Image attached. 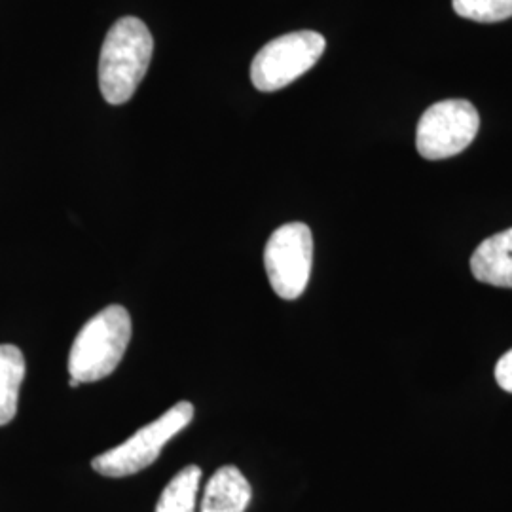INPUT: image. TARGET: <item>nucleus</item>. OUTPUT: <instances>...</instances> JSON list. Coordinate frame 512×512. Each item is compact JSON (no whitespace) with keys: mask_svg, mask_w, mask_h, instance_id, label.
<instances>
[{"mask_svg":"<svg viewBox=\"0 0 512 512\" xmlns=\"http://www.w3.org/2000/svg\"><path fill=\"white\" fill-rule=\"evenodd\" d=\"M154 40L139 18L118 19L107 33L99 57V88L110 105H124L145 78Z\"/></svg>","mask_w":512,"mask_h":512,"instance_id":"nucleus-1","label":"nucleus"},{"mask_svg":"<svg viewBox=\"0 0 512 512\" xmlns=\"http://www.w3.org/2000/svg\"><path fill=\"white\" fill-rule=\"evenodd\" d=\"M131 340V317L124 306L112 304L93 315L74 338L69 374L80 384L99 382L122 363Z\"/></svg>","mask_w":512,"mask_h":512,"instance_id":"nucleus-2","label":"nucleus"},{"mask_svg":"<svg viewBox=\"0 0 512 512\" xmlns=\"http://www.w3.org/2000/svg\"><path fill=\"white\" fill-rule=\"evenodd\" d=\"M194 420V404L188 401L171 406L162 418L141 427L120 446L93 459L92 467L99 475L110 478L135 475L160 458L165 444L179 435Z\"/></svg>","mask_w":512,"mask_h":512,"instance_id":"nucleus-3","label":"nucleus"},{"mask_svg":"<svg viewBox=\"0 0 512 512\" xmlns=\"http://www.w3.org/2000/svg\"><path fill=\"white\" fill-rule=\"evenodd\" d=\"M327 48L315 31H296L268 42L251 63V80L258 92H277L308 73Z\"/></svg>","mask_w":512,"mask_h":512,"instance_id":"nucleus-4","label":"nucleus"},{"mask_svg":"<svg viewBox=\"0 0 512 512\" xmlns=\"http://www.w3.org/2000/svg\"><path fill=\"white\" fill-rule=\"evenodd\" d=\"M478 128L480 116L469 101H439L423 112L416 131V147L425 160H446L469 147Z\"/></svg>","mask_w":512,"mask_h":512,"instance_id":"nucleus-5","label":"nucleus"},{"mask_svg":"<svg viewBox=\"0 0 512 512\" xmlns=\"http://www.w3.org/2000/svg\"><path fill=\"white\" fill-rule=\"evenodd\" d=\"M313 236L304 222H289L275 230L264 249L270 285L283 300L302 296L310 281Z\"/></svg>","mask_w":512,"mask_h":512,"instance_id":"nucleus-6","label":"nucleus"},{"mask_svg":"<svg viewBox=\"0 0 512 512\" xmlns=\"http://www.w3.org/2000/svg\"><path fill=\"white\" fill-rule=\"evenodd\" d=\"M471 272L480 283L512 289V228L484 239L476 247Z\"/></svg>","mask_w":512,"mask_h":512,"instance_id":"nucleus-7","label":"nucleus"},{"mask_svg":"<svg viewBox=\"0 0 512 512\" xmlns=\"http://www.w3.org/2000/svg\"><path fill=\"white\" fill-rule=\"evenodd\" d=\"M253 497L251 484L241 471L228 465L220 467L207 482L202 512H245Z\"/></svg>","mask_w":512,"mask_h":512,"instance_id":"nucleus-8","label":"nucleus"},{"mask_svg":"<svg viewBox=\"0 0 512 512\" xmlns=\"http://www.w3.org/2000/svg\"><path fill=\"white\" fill-rule=\"evenodd\" d=\"M25 378V359L16 346H0V425L16 418L19 387Z\"/></svg>","mask_w":512,"mask_h":512,"instance_id":"nucleus-9","label":"nucleus"},{"mask_svg":"<svg viewBox=\"0 0 512 512\" xmlns=\"http://www.w3.org/2000/svg\"><path fill=\"white\" fill-rule=\"evenodd\" d=\"M202 469L196 465L184 467L171 478L158 499L156 512H196V497L200 490Z\"/></svg>","mask_w":512,"mask_h":512,"instance_id":"nucleus-10","label":"nucleus"},{"mask_svg":"<svg viewBox=\"0 0 512 512\" xmlns=\"http://www.w3.org/2000/svg\"><path fill=\"white\" fill-rule=\"evenodd\" d=\"M456 14L478 23L512 18V0H452Z\"/></svg>","mask_w":512,"mask_h":512,"instance_id":"nucleus-11","label":"nucleus"},{"mask_svg":"<svg viewBox=\"0 0 512 512\" xmlns=\"http://www.w3.org/2000/svg\"><path fill=\"white\" fill-rule=\"evenodd\" d=\"M495 380L501 389L512 393V349H509L495 365Z\"/></svg>","mask_w":512,"mask_h":512,"instance_id":"nucleus-12","label":"nucleus"}]
</instances>
